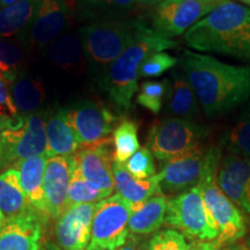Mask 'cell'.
<instances>
[{
  "mask_svg": "<svg viewBox=\"0 0 250 250\" xmlns=\"http://www.w3.org/2000/svg\"><path fill=\"white\" fill-rule=\"evenodd\" d=\"M181 67L208 116L225 114L250 98V66L184 51Z\"/></svg>",
  "mask_w": 250,
  "mask_h": 250,
  "instance_id": "obj_1",
  "label": "cell"
},
{
  "mask_svg": "<svg viewBox=\"0 0 250 250\" xmlns=\"http://www.w3.org/2000/svg\"><path fill=\"white\" fill-rule=\"evenodd\" d=\"M189 48L250 61V7L224 0L184 35Z\"/></svg>",
  "mask_w": 250,
  "mask_h": 250,
  "instance_id": "obj_2",
  "label": "cell"
},
{
  "mask_svg": "<svg viewBox=\"0 0 250 250\" xmlns=\"http://www.w3.org/2000/svg\"><path fill=\"white\" fill-rule=\"evenodd\" d=\"M176 46L175 41L165 39L144 24L138 37L109 65L100 86L118 109L129 110L133 95L138 90L143 62L152 54Z\"/></svg>",
  "mask_w": 250,
  "mask_h": 250,
  "instance_id": "obj_3",
  "label": "cell"
},
{
  "mask_svg": "<svg viewBox=\"0 0 250 250\" xmlns=\"http://www.w3.org/2000/svg\"><path fill=\"white\" fill-rule=\"evenodd\" d=\"M221 162V151L211 147L205 152V166L198 186L208 212L219 228V236L214 246H221L241 239L246 233L245 219L217 183V174Z\"/></svg>",
  "mask_w": 250,
  "mask_h": 250,
  "instance_id": "obj_4",
  "label": "cell"
},
{
  "mask_svg": "<svg viewBox=\"0 0 250 250\" xmlns=\"http://www.w3.org/2000/svg\"><path fill=\"white\" fill-rule=\"evenodd\" d=\"M139 22L105 21L89 24L80 30L81 45L95 66H109L139 35Z\"/></svg>",
  "mask_w": 250,
  "mask_h": 250,
  "instance_id": "obj_5",
  "label": "cell"
},
{
  "mask_svg": "<svg viewBox=\"0 0 250 250\" xmlns=\"http://www.w3.org/2000/svg\"><path fill=\"white\" fill-rule=\"evenodd\" d=\"M199 242L214 241L219 228L206 208L198 184L167 202L165 223Z\"/></svg>",
  "mask_w": 250,
  "mask_h": 250,
  "instance_id": "obj_6",
  "label": "cell"
},
{
  "mask_svg": "<svg viewBox=\"0 0 250 250\" xmlns=\"http://www.w3.org/2000/svg\"><path fill=\"white\" fill-rule=\"evenodd\" d=\"M208 130L195 121L166 118L153 124L148 134V148L160 161H169L201 148Z\"/></svg>",
  "mask_w": 250,
  "mask_h": 250,
  "instance_id": "obj_7",
  "label": "cell"
},
{
  "mask_svg": "<svg viewBox=\"0 0 250 250\" xmlns=\"http://www.w3.org/2000/svg\"><path fill=\"white\" fill-rule=\"evenodd\" d=\"M131 213L132 206L118 193L99 202L86 250H117L123 246Z\"/></svg>",
  "mask_w": 250,
  "mask_h": 250,
  "instance_id": "obj_8",
  "label": "cell"
},
{
  "mask_svg": "<svg viewBox=\"0 0 250 250\" xmlns=\"http://www.w3.org/2000/svg\"><path fill=\"white\" fill-rule=\"evenodd\" d=\"M48 116L45 111L21 115L14 123L1 130L8 165L33 156L46 155L45 126Z\"/></svg>",
  "mask_w": 250,
  "mask_h": 250,
  "instance_id": "obj_9",
  "label": "cell"
},
{
  "mask_svg": "<svg viewBox=\"0 0 250 250\" xmlns=\"http://www.w3.org/2000/svg\"><path fill=\"white\" fill-rule=\"evenodd\" d=\"M224 0H162L153 15L156 34L171 40L187 33Z\"/></svg>",
  "mask_w": 250,
  "mask_h": 250,
  "instance_id": "obj_10",
  "label": "cell"
},
{
  "mask_svg": "<svg viewBox=\"0 0 250 250\" xmlns=\"http://www.w3.org/2000/svg\"><path fill=\"white\" fill-rule=\"evenodd\" d=\"M80 147L109 146L116 117L100 103L83 100L65 108Z\"/></svg>",
  "mask_w": 250,
  "mask_h": 250,
  "instance_id": "obj_11",
  "label": "cell"
},
{
  "mask_svg": "<svg viewBox=\"0 0 250 250\" xmlns=\"http://www.w3.org/2000/svg\"><path fill=\"white\" fill-rule=\"evenodd\" d=\"M98 203L67 208L56 220V245L62 250H86L90 240L92 221Z\"/></svg>",
  "mask_w": 250,
  "mask_h": 250,
  "instance_id": "obj_12",
  "label": "cell"
},
{
  "mask_svg": "<svg viewBox=\"0 0 250 250\" xmlns=\"http://www.w3.org/2000/svg\"><path fill=\"white\" fill-rule=\"evenodd\" d=\"M205 166V152L202 148L166 162L156 182L162 196L165 193H179L191 189L202 179Z\"/></svg>",
  "mask_w": 250,
  "mask_h": 250,
  "instance_id": "obj_13",
  "label": "cell"
},
{
  "mask_svg": "<svg viewBox=\"0 0 250 250\" xmlns=\"http://www.w3.org/2000/svg\"><path fill=\"white\" fill-rule=\"evenodd\" d=\"M44 223L36 211L5 218L0 223V250H41Z\"/></svg>",
  "mask_w": 250,
  "mask_h": 250,
  "instance_id": "obj_14",
  "label": "cell"
},
{
  "mask_svg": "<svg viewBox=\"0 0 250 250\" xmlns=\"http://www.w3.org/2000/svg\"><path fill=\"white\" fill-rule=\"evenodd\" d=\"M73 156L48 158L43 177L46 214L49 220H57L67 208V192L70 186Z\"/></svg>",
  "mask_w": 250,
  "mask_h": 250,
  "instance_id": "obj_15",
  "label": "cell"
},
{
  "mask_svg": "<svg viewBox=\"0 0 250 250\" xmlns=\"http://www.w3.org/2000/svg\"><path fill=\"white\" fill-rule=\"evenodd\" d=\"M217 183L234 205L250 214L249 159L235 154H228L221 159Z\"/></svg>",
  "mask_w": 250,
  "mask_h": 250,
  "instance_id": "obj_16",
  "label": "cell"
},
{
  "mask_svg": "<svg viewBox=\"0 0 250 250\" xmlns=\"http://www.w3.org/2000/svg\"><path fill=\"white\" fill-rule=\"evenodd\" d=\"M64 0H39L30 23V36L37 46H45L61 35L68 20Z\"/></svg>",
  "mask_w": 250,
  "mask_h": 250,
  "instance_id": "obj_17",
  "label": "cell"
},
{
  "mask_svg": "<svg viewBox=\"0 0 250 250\" xmlns=\"http://www.w3.org/2000/svg\"><path fill=\"white\" fill-rule=\"evenodd\" d=\"M81 174L90 186L110 196L115 190L109 146L85 147L74 154Z\"/></svg>",
  "mask_w": 250,
  "mask_h": 250,
  "instance_id": "obj_18",
  "label": "cell"
},
{
  "mask_svg": "<svg viewBox=\"0 0 250 250\" xmlns=\"http://www.w3.org/2000/svg\"><path fill=\"white\" fill-rule=\"evenodd\" d=\"M48 156L39 155L24 159L13 165L20 174V183L28 201L37 213L42 215L45 221L49 220L46 214L44 190H43V177Z\"/></svg>",
  "mask_w": 250,
  "mask_h": 250,
  "instance_id": "obj_19",
  "label": "cell"
},
{
  "mask_svg": "<svg viewBox=\"0 0 250 250\" xmlns=\"http://www.w3.org/2000/svg\"><path fill=\"white\" fill-rule=\"evenodd\" d=\"M46 156H71L76 154L80 144L68 121L65 108L58 109L46 120Z\"/></svg>",
  "mask_w": 250,
  "mask_h": 250,
  "instance_id": "obj_20",
  "label": "cell"
},
{
  "mask_svg": "<svg viewBox=\"0 0 250 250\" xmlns=\"http://www.w3.org/2000/svg\"><path fill=\"white\" fill-rule=\"evenodd\" d=\"M112 174L118 195L130 203L132 211L139 208L151 197L161 195L155 175L147 180H138L129 173L124 164L115 161L112 164Z\"/></svg>",
  "mask_w": 250,
  "mask_h": 250,
  "instance_id": "obj_21",
  "label": "cell"
},
{
  "mask_svg": "<svg viewBox=\"0 0 250 250\" xmlns=\"http://www.w3.org/2000/svg\"><path fill=\"white\" fill-rule=\"evenodd\" d=\"M0 211L5 218L35 211L20 183V174L12 167L0 174Z\"/></svg>",
  "mask_w": 250,
  "mask_h": 250,
  "instance_id": "obj_22",
  "label": "cell"
},
{
  "mask_svg": "<svg viewBox=\"0 0 250 250\" xmlns=\"http://www.w3.org/2000/svg\"><path fill=\"white\" fill-rule=\"evenodd\" d=\"M167 202L165 196H153L139 208L132 211L127 224L129 233L147 235L158 230L165 223Z\"/></svg>",
  "mask_w": 250,
  "mask_h": 250,
  "instance_id": "obj_23",
  "label": "cell"
},
{
  "mask_svg": "<svg viewBox=\"0 0 250 250\" xmlns=\"http://www.w3.org/2000/svg\"><path fill=\"white\" fill-rule=\"evenodd\" d=\"M167 100L169 111L175 117L193 121V117L198 116V100L183 72H173V83Z\"/></svg>",
  "mask_w": 250,
  "mask_h": 250,
  "instance_id": "obj_24",
  "label": "cell"
},
{
  "mask_svg": "<svg viewBox=\"0 0 250 250\" xmlns=\"http://www.w3.org/2000/svg\"><path fill=\"white\" fill-rule=\"evenodd\" d=\"M39 0H19L0 7V37L7 39L29 26L33 21Z\"/></svg>",
  "mask_w": 250,
  "mask_h": 250,
  "instance_id": "obj_25",
  "label": "cell"
},
{
  "mask_svg": "<svg viewBox=\"0 0 250 250\" xmlns=\"http://www.w3.org/2000/svg\"><path fill=\"white\" fill-rule=\"evenodd\" d=\"M11 95L19 112L21 115H29L39 110L44 102L45 90L40 81L17 78L12 83Z\"/></svg>",
  "mask_w": 250,
  "mask_h": 250,
  "instance_id": "obj_26",
  "label": "cell"
},
{
  "mask_svg": "<svg viewBox=\"0 0 250 250\" xmlns=\"http://www.w3.org/2000/svg\"><path fill=\"white\" fill-rule=\"evenodd\" d=\"M73 156L70 186L67 192V208L87 203H98L108 198V195L101 190L95 189L85 180L78 166L76 156Z\"/></svg>",
  "mask_w": 250,
  "mask_h": 250,
  "instance_id": "obj_27",
  "label": "cell"
},
{
  "mask_svg": "<svg viewBox=\"0 0 250 250\" xmlns=\"http://www.w3.org/2000/svg\"><path fill=\"white\" fill-rule=\"evenodd\" d=\"M115 162L125 164L140 148L138 140V126L130 120L122 121L112 132Z\"/></svg>",
  "mask_w": 250,
  "mask_h": 250,
  "instance_id": "obj_28",
  "label": "cell"
},
{
  "mask_svg": "<svg viewBox=\"0 0 250 250\" xmlns=\"http://www.w3.org/2000/svg\"><path fill=\"white\" fill-rule=\"evenodd\" d=\"M223 142L229 154L250 159V105L233 129L226 133Z\"/></svg>",
  "mask_w": 250,
  "mask_h": 250,
  "instance_id": "obj_29",
  "label": "cell"
},
{
  "mask_svg": "<svg viewBox=\"0 0 250 250\" xmlns=\"http://www.w3.org/2000/svg\"><path fill=\"white\" fill-rule=\"evenodd\" d=\"M170 83L167 79L161 81H145L140 87L137 102L153 114L161 111L164 100L169 95Z\"/></svg>",
  "mask_w": 250,
  "mask_h": 250,
  "instance_id": "obj_30",
  "label": "cell"
},
{
  "mask_svg": "<svg viewBox=\"0 0 250 250\" xmlns=\"http://www.w3.org/2000/svg\"><path fill=\"white\" fill-rule=\"evenodd\" d=\"M81 52H83V45L76 37L66 35L59 37L50 46L48 55L50 59L56 64L73 65L74 62L79 61Z\"/></svg>",
  "mask_w": 250,
  "mask_h": 250,
  "instance_id": "obj_31",
  "label": "cell"
},
{
  "mask_svg": "<svg viewBox=\"0 0 250 250\" xmlns=\"http://www.w3.org/2000/svg\"><path fill=\"white\" fill-rule=\"evenodd\" d=\"M23 64L22 51L15 43L0 39V73L12 83Z\"/></svg>",
  "mask_w": 250,
  "mask_h": 250,
  "instance_id": "obj_32",
  "label": "cell"
},
{
  "mask_svg": "<svg viewBox=\"0 0 250 250\" xmlns=\"http://www.w3.org/2000/svg\"><path fill=\"white\" fill-rule=\"evenodd\" d=\"M124 165L129 173L138 180H147L155 175L154 155L148 147H140Z\"/></svg>",
  "mask_w": 250,
  "mask_h": 250,
  "instance_id": "obj_33",
  "label": "cell"
},
{
  "mask_svg": "<svg viewBox=\"0 0 250 250\" xmlns=\"http://www.w3.org/2000/svg\"><path fill=\"white\" fill-rule=\"evenodd\" d=\"M183 234L174 229H164L155 233L147 241L146 250H191Z\"/></svg>",
  "mask_w": 250,
  "mask_h": 250,
  "instance_id": "obj_34",
  "label": "cell"
},
{
  "mask_svg": "<svg viewBox=\"0 0 250 250\" xmlns=\"http://www.w3.org/2000/svg\"><path fill=\"white\" fill-rule=\"evenodd\" d=\"M177 64V58L168 52H155L148 56L143 62L139 70V76L145 78H154L173 68Z\"/></svg>",
  "mask_w": 250,
  "mask_h": 250,
  "instance_id": "obj_35",
  "label": "cell"
},
{
  "mask_svg": "<svg viewBox=\"0 0 250 250\" xmlns=\"http://www.w3.org/2000/svg\"><path fill=\"white\" fill-rule=\"evenodd\" d=\"M7 80L0 73V129H5L20 117V112L15 107L11 95Z\"/></svg>",
  "mask_w": 250,
  "mask_h": 250,
  "instance_id": "obj_36",
  "label": "cell"
},
{
  "mask_svg": "<svg viewBox=\"0 0 250 250\" xmlns=\"http://www.w3.org/2000/svg\"><path fill=\"white\" fill-rule=\"evenodd\" d=\"M146 245H147V241H145V239H143L142 236L129 233L124 245L117 250H146Z\"/></svg>",
  "mask_w": 250,
  "mask_h": 250,
  "instance_id": "obj_37",
  "label": "cell"
},
{
  "mask_svg": "<svg viewBox=\"0 0 250 250\" xmlns=\"http://www.w3.org/2000/svg\"><path fill=\"white\" fill-rule=\"evenodd\" d=\"M108 2L110 4L117 6L120 8H124V9H129L131 7H133L134 4L137 2V0H107Z\"/></svg>",
  "mask_w": 250,
  "mask_h": 250,
  "instance_id": "obj_38",
  "label": "cell"
},
{
  "mask_svg": "<svg viewBox=\"0 0 250 250\" xmlns=\"http://www.w3.org/2000/svg\"><path fill=\"white\" fill-rule=\"evenodd\" d=\"M7 164V159H6V152L4 147V143H2V137H1V129H0V169L5 168Z\"/></svg>",
  "mask_w": 250,
  "mask_h": 250,
  "instance_id": "obj_39",
  "label": "cell"
},
{
  "mask_svg": "<svg viewBox=\"0 0 250 250\" xmlns=\"http://www.w3.org/2000/svg\"><path fill=\"white\" fill-rule=\"evenodd\" d=\"M41 250H62V249L59 248L57 245H55V243L48 242V243H45L44 246H42V248H41Z\"/></svg>",
  "mask_w": 250,
  "mask_h": 250,
  "instance_id": "obj_40",
  "label": "cell"
},
{
  "mask_svg": "<svg viewBox=\"0 0 250 250\" xmlns=\"http://www.w3.org/2000/svg\"><path fill=\"white\" fill-rule=\"evenodd\" d=\"M137 2L143 5H153L156 4V2H160V0H137Z\"/></svg>",
  "mask_w": 250,
  "mask_h": 250,
  "instance_id": "obj_41",
  "label": "cell"
},
{
  "mask_svg": "<svg viewBox=\"0 0 250 250\" xmlns=\"http://www.w3.org/2000/svg\"><path fill=\"white\" fill-rule=\"evenodd\" d=\"M19 1V0H0V7H5V6H9L14 2Z\"/></svg>",
  "mask_w": 250,
  "mask_h": 250,
  "instance_id": "obj_42",
  "label": "cell"
},
{
  "mask_svg": "<svg viewBox=\"0 0 250 250\" xmlns=\"http://www.w3.org/2000/svg\"><path fill=\"white\" fill-rule=\"evenodd\" d=\"M218 250H243L240 247H233V248H227V249H218Z\"/></svg>",
  "mask_w": 250,
  "mask_h": 250,
  "instance_id": "obj_43",
  "label": "cell"
},
{
  "mask_svg": "<svg viewBox=\"0 0 250 250\" xmlns=\"http://www.w3.org/2000/svg\"><path fill=\"white\" fill-rule=\"evenodd\" d=\"M237 1H240V4H246V5H249L250 6V0H237Z\"/></svg>",
  "mask_w": 250,
  "mask_h": 250,
  "instance_id": "obj_44",
  "label": "cell"
},
{
  "mask_svg": "<svg viewBox=\"0 0 250 250\" xmlns=\"http://www.w3.org/2000/svg\"><path fill=\"white\" fill-rule=\"evenodd\" d=\"M4 220H5V215L2 214L1 211H0V223H2Z\"/></svg>",
  "mask_w": 250,
  "mask_h": 250,
  "instance_id": "obj_45",
  "label": "cell"
},
{
  "mask_svg": "<svg viewBox=\"0 0 250 250\" xmlns=\"http://www.w3.org/2000/svg\"><path fill=\"white\" fill-rule=\"evenodd\" d=\"M88 2H99V1H107V0H85Z\"/></svg>",
  "mask_w": 250,
  "mask_h": 250,
  "instance_id": "obj_46",
  "label": "cell"
},
{
  "mask_svg": "<svg viewBox=\"0 0 250 250\" xmlns=\"http://www.w3.org/2000/svg\"><path fill=\"white\" fill-rule=\"evenodd\" d=\"M243 250H248V249H243Z\"/></svg>",
  "mask_w": 250,
  "mask_h": 250,
  "instance_id": "obj_47",
  "label": "cell"
},
{
  "mask_svg": "<svg viewBox=\"0 0 250 250\" xmlns=\"http://www.w3.org/2000/svg\"><path fill=\"white\" fill-rule=\"evenodd\" d=\"M249 162H250V159H249Z\"/></svg>",
  "mask_w": 250,
  "mask_h": 250,
  "instance_id": "obj_48",
  "label": "cell"
},
{
  "mask_svg": "<svg viewBox=\"0 0 250 250\" xmlns=\"http://www.w3.org/2000/svg\"><path fill=\"white\" fill-rule=\"evenodd\" d=\"M160 1H162V0H160Z\"/></svg>",
  "mask_w": 250,
  "mask_h": 250,
  "instance_id": "obj_49",
  "label": "cell"
}]
</instances>
